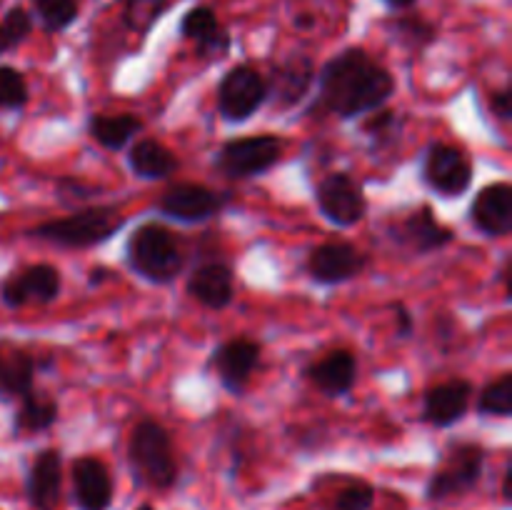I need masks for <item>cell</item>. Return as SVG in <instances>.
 Segmentation results:
<instances>
[{
	"instance_id": "obj_1",
	"label": "cell",
	"mask_w": 512,
	"mask_h": 510,
	"mask_svg": "<svg viewBox=\"0 0 512 510\" xmlns=\"http://www.w3.org/2000/svg\"><path fill=\"white\" fill-rule=\"evenodd\" d=\"M395 80L363 48H348L320 70V103L338 118L373 113L393 95Z\"/></svg>"
},
{
	"instance_id": "obj_2",
	"label": "cell",
	"mask_w": 512,
	"mask_h": 510,
	"mask_svg": "<svg viewBox=\"0 0 512 510\" xmlns=\"http://www.w3.org/2000/svg\"><path fill=\"white\" fill-rule=\"evenodd\" d=\"M128 263L150 283H170L183 268V253L165 225L145 223L128 240Z\"/></svg>"
},
{
	"instance_id": "obj_3",
	"label": "cell",
	"mask_w": 512,
	"mask_h": 510,
	"mask_svg": "<svg viewBox=\"0 0 512 510\" xmlns=\"http://www.w3.org/2000/svg\"><path fill=\"white\" fill-rule=\"evenodd\" d=\"M123 223L125 220L118 208L93 205V208L78 210V213L68 215V218L38 225L33 235L53 245H63V248H90V245L105 243L110 235H115L123 228Z\"/></svg>"
},
{
	"instance_id": "obj_4",
	"label": "cell",
	"mask_w": 512,
	"mask_h": 510,
	"mask_svg": "<svg viewBox=\"0 0 512 510\" xmlns=\"http://www.w3.org/2000/svg\"><path fill=\"white\" fill-rule=\"evenodd\" d=\"M128 453L135 473L153 488H170L178 478L170 435L155 420H143L135 425L130 433Z\"/></svg>"
},
{
	"instance_id": "obj_5",
	"label": "cell",
	"mask_w": 512,
	"mask_h": 510,
	"mask_svg": "<svg viewBox=\"0 0 512 510\" xmlns=\"http://www.w3.org/2000/svg\"><path fill=\"white\" fill-rule=\"evenodd\" d=\"M283 155V143L275 135H253V138L230 140L220 148L218 170L228 178H253L273 168Z\"/></svg>"
},
{
	"instance_id": "obj_6",
	"label": "cell",
	"mask_w": 512,
	"mask_h": 510,
	"mask_svg": "<svg viewBox=\"0 0 512 510\" xmlns=\"http://www.w3.org/2000/svg\"><path fill=\"white\" fill-rule=\"evenodd\" d=\"M265 98H268V88H265L263 75L250 65H238L220 80L218 108L233 123L248 120L265 103Z\"/></svg>"
},
{
	"instance_id": "obj_7",
	"label": "cell",
	"mask_w": 512,
	"mask_h": 510,
	"mask_svg": "<svg viewBox=\"0 0 512 510\" xmlns=\"http://www.w3.org/2000/svg\"><path fill=\"white\" fill-rule=\"evenodd\" d=\"M483 448L475 443L455 445L443 460L438 473L433 475L428 485V495L433 500H445L450 495L465 493L473 488L483 470Z\"/></svg>"
},
{
	"instance_id": "obj_8",
	"label": "cell",
	"mask_w": 512,
	"mask_h": 510,
	"mask_svg": "<svg viewBox=\"0 0 512 510\" xmlns=\"http://www.w3.org/2000/svg\"><path fill=\"white\" fill-rule=\"evenodd\" d=\"M425 183L438 190L445 198H458L473 183V165L465 158L463 150L453 145L438 143L428 150L423 165Z\"/></svg>"
},
{
	"instance_id": "obj_9",
	"label": "cell",
	"mask_w": 512,
	"mask_h": 510,
	"mask_svg": "<svg viewBox=\"0 0 512 510\" xmlns=\"http://www.w3.org/2000/svg\"><path fill=\"white\" fill-rule=\"evenodd\" d=\"M318 205L335 225H355L365 215V195L360 185L345 173H330L318 183Z\"/></svg>"
},
{
	"instance_id": "obj_10",
	"label": "cell",
	"mask_w": 512,
	"mask_h": 510,
	"mask_svg": "<svg viewBox=\"0 0 512 510\" xmlns=\"http://www.w3.org/2000/svg\"><path fill=\"white\" fill-rule=\"evenodd\" d=\"M225 198L215 190L198 183H178L168 188L160 198V210L175 220L185 223H200L223 210Z\"/></svg>"
},
{
	"instance_id": "obj_11",
	"label": "cell",
	"mask_w": 512,
	"mask_h": 510,
	"mask_svg": "<svg viewBox=\"0 0 512 510\" xmlns=\"http://www.w3.org/2000/svg\"><path fill=\"white\" fill-rule=\"evenodd\" d=\"M365 268V255L350 243H323L308 255V273L323 285L353 280Z\"/></svg>"
},
{
	"instance_id": "obj_12",
	"label": "cell",
	"mask_w": 512,
	"mask_h": 510,
	"mask_svg": "<svg viewBox=\"0 0 512 510\" xmlns=\"http://www.w3.org/2000/svg\"><path fill=\"white\" fill-rule=\"evenodd\" d=\"M60 293V273L53 265H30L23 273L3 285V300L10 308H23L28 303H50Z\"/></svg>"
},
{
	"instance_id": "obj_13",
	"label": "cell",
	"mask_w": 512,
	"mask_h": 510,
	"mask_svg": "<svg viewBox=\"0 0 512 510\" xmlns=\"http://www.w3.org/2000/svg\"><path fill=\"white\" fill-rule=\"evenodd\" d=\"M470 218L490 238H503L512 230V190L508 183L483 188L470 208Z\"/></svg>"
},
{
	"instance_id": "obj_14",
	"label": "cell",
	"mask_w": 512,
	"mask_h": 510,
	"mask_svg": "<svg viewBox=\"0 0 512 510\" xmlns=\"http://www.w3.org/2000/svg\"><path fill=\"white\" fill-rule=\"evenodd\" d=\"M260 363V345L253 340H228L213 353V368L225 388L240 390Z\"/></svg>"
},
{
	"instance_id": "obj_15",
	"label": "cell",
	"mask_w": 512,
	"mask_h": 510,
	"mask_svg": "<svg viewBox=\"0 0 512 510\" xmlns=\"http://www.w3.org/2000/svg\"><path fill=\"white\" fill-rule=\"evenodd\" d=\"M180 33H183V38L193 40L198 45V53L203 58H220L230 48V35L225 33L223 25L218 23L215 10L208 8V5L190 8L180 20Z\"/></svg>"
},
{
	"instance_id": "obj_16",
	"label": "cell",
	"mask_w": 512,
	"mask_h": 510,
	"mask_svg": "<svg viewBox=\"0 0 512 510\" xmlns=\"http://www.w3.org/2000/svg\"><path fill=\"white\" fill-rule=\"evenodd\" d=\"M470 395H473V385L468 380H448L425 393L423 415L428 423L440 425H453L458 423L465 415L470 405Z\"/></svg>"
},
{
	"instance_id": "obj_17",
	"label": "cell",
	"mask_w": 512,
	"mask_h": 510,
	"mask_svg": "<svg viewBox=\"0 0 512 510\" xmlns=\"http://www.w3.org/2000/svg\"><path fill=\"white\" fill-rule=\"evenodd\" d=\"M75 498L83 510H105L113 498V480L98 458H78L73 463Z\"/></svg>"
},
{
	"instance_id": "obj_18",
	"label": "cell",
	"mask_w": 512,
	"mask_h": 510,
	"mask_svg": "<svg viewBox=\"0 0 512 510\" xmlns=\"http://www.w3.org/2000/svg\"><path fill=\"white\" fill-rule=\"evenodd\" d=\"M313 73V60L305 58V55H293L285 63L275 65L270 83H265V88L273 93L278 108H290L310 90Z\"/></svg>"
},
{
	"instance_id": "obj_19",
	"label": "cell",
	"mask_w": 512,
	"mask_h": 510,
	"mask_svg": "<svg viewBox=\"0 0 512 510\" xmlns=\"http://www.w3.org/2000/svg\"><path fill=\"white\" fill-rule=\"evenodd\" d=\"M355 373H358V360L350 350H330L325 358L310 365L308 380L320 393L338 398V395H345L353 388Z\"/></svg>"
},
{
	"instance_id": "obj_20",
	"label": "cell",
	"mask_w": 512,
	"mask_h": 510,
	"mask_svg": "<svg viewBox=\"0 0 512 510\" xmlns=\"http://www.w3.org/2000/svg\"><path fill=\"white\" fill-rule=\"evenodd\" d=\"M395 238L405 245V248L415 250V253H428V250H438L448 245L455 238V233L445 225L438 223L435 213L430 208L415 210L413 215L403 220L395 228Z\"/></svg>"
},
{
	"instance_id": "obj_21",
	"label": "cell",
	"mask_w": 512,
	"mask_h": 510,
	"mask_svg": "<svg viewBox=\"0 0 512 510\" xmlns=\"http://www.w3.org/2000/svg\"><path fill=\"white\" fill-rule=\"evenodd\" d=\"M63 485V460L58 450H43L30 468L28 495L38 510H53Z\"/></svg>"
},
{
	"instance_id": "obj_22",
	"label": "cell",
	"mask_w": 512,
	"mask_h": 510,
	"mask_svg": "<svg viewBox=\"0 0 512 510\" xmlns=\"http://www.w3.org/2000/svg\"><path fill=\"white\" fill-rule=\"evenodd\" d=\"M188 293L193 295L198 303L208 305V308L220 310L228 308L233 303V273L228 265L223 263H208L203 268L195 270L188 280Z\"/></svg>"
},
{
	"instance_id": "obj_23",
	"label": "cell",
	"mask_w": 512,
	"mask_h": 510,
	"mask_svg": "<svg viewBox=\"0 0 512 510\" xmlns=\"http://www.w3.org/2000/svg\"><path fill=\"white\" fill-rule=\"evenodd\" d=\"M35 363L23 348L0 343V395H25L33 390Z\"/></svg>"
},
{
	"instance_id": "obj_24",
	"label": "cell",
	"mask_w": 512,
	"mask_h": 510,
	"mask_svg": "<svg viewBox=\"0 0 512 510\" xmlns=\"http://www.w3.org/2000/svg\"><path fill=\"white\" fill-rule=\"evenodd\" d=\"M128 163L133 173L145 180L168 178V175L178 170V158L165 145H160L158 140H140V143H135L128 153Z\"/></svg>"
},
{
	"instance_id": "obj_25",
	"label": "cell",
	"mask_w": 512,
	"mask_h": 510,
	"mask_svg": "<svg viewBox=\"0 0 512 510\" xmlns=\"http://www.w3.org/2000/svg\"><path fill=\"white\" fill-rule=\"evenodd\" d=\"M90 135L98 140L103 148L118 150L123 145H128L133 140V135H138L143 130V120L138 115H93L90 118Z\"/></svg>"
},
{
	"instance_id": "obj_26",
	"label": "cell",
	"mask_w": 512,
	"mask_h": 510,
	"mask_svg": "<svg viewBox=\"0 0 512 510\" xmlns=\"http://www.w3.org/2000/svg\"><path fill=\"white\" fill-rule=\"evenodd\" d=\"M55 420H58V403L48 395L28 390L23 395L18 418H15V428L23 430V433H40V430H48Z\"/></svg>"
},
{
	"instance_id": "obj_27",
	"label": "cell",
	"mask_w": 512,
	"mask_h": 510,
	"mask_svg": "<svg viewBox=\"0 0 512 510\" xmlns=\"http://www.w3.org/2000/svg\"><path fill=\"white\" fill-rule=\"evenodd\" d=\"M33 5L48 33L70 28L78 18V0H33Z\"/></svg>"
},
{
	"instance_id": "obj_28",
	"label": "cell",
	"mask_w": 512,
	"mask_h": 510,
	"mask_svg": "<svg viewBox=\"0 0 512 510\" xmlns=\"http://www.w3.org/2000/svg\"><path fill=\"white\" fill-rule=\"evenodd\" d=\"M170 0H125L123 23L135 33H148L155 20L165 13Z\"/></svg>"
},
{
	"instance_id": "obj_29",
	"label": "cell",
	"mask_w": 512,
	"mask_h": 510,
	"mask_svg": "<svg viewBox=\"0 0 512 510\" xmlns=\"http://www.w3.org/2000/svg\"><path fill=\"white\" fill-rule=\"evenodd\" d=\"M478 410L485 415L508 418L512 413V373H503L498 380L485 385L483 395H480Z\"/></svg>"
},
{
	"instance_id": "obj_30",
	"label": "cell",
	"mask_w": 512,
	"mask_h": 510,
	"mask_svg": "<svg viewBox=\"0 0 512 510\" xmlns=\"http://www.w3.org/2000/svg\"><path fill=\"white\" fill-rule=\"evenodd\" d=\"M33 30V20H30L25 8H10L5 18L0 20V55L8 50L18 48Z\"/></svg>"
},
{
	"instance_id": "obj_31",
	"label": "cell",
	"mask_w": 512,
	"mask_h": 510,
	"mask_svg": "<svg viewBox=\"0 0 512 510\" xmlns=\"http://www.w3.org/2000/svg\"><path fill=\"white\" fill-rule=\"evenodd\" d=\"M28 103V85L15 68L0 65V110L23 108Z\"/></svg>"
},
{
	"instance_id": "obj_32",
	"label": "cell",
	"mask_w": 512,
	"mask_h": 510,
	"mask_svg": "<svg viewBox=\"0 0 512 510\" xmlns=\"http://www.w3.org/2000/svg\"><path fill=\"white\" fill-rule=\"evenodd\" d=\"M375 500L373 485L355 480L348 488H343L335 498V510H368Z\"/></svg>"
},
{
	"instance_id": "obj_33",
	"label": "cell",
	"mask_w": 512,
	"mask_h": 510,
	"mask_svg": "<svg viewBox=\"0 0 512 510\" xmlns=\"http://www.w3.org/2000/svg\"><path fill=\"white\" fill-rule=\"evenodd\" d=\"M395 30H398V35H403L405 43L408 45H425L430 43V40H435V28L430 23H425V20H400V23H395Z\"/></svg>"
},
{
	"instance_id": "obj_34",
	"label": "cell",
	"mask_w": 512,
	"mask_h": 510,
	"mask_svg": "<svg viewBox=\"0 0 512 510\" xmlns=\"http://www.w3.org/2000/svg\"><path fill=\"white\" fill-rule=\"evenodd\" d=\"M490 108H493V113L498 115L500 120H508L512 115V93H510V88L495 90L493 98H490Z\"/></svg>"
},
{
	"instance_id": "obj_35",
	"label": "cell",
	"mask_w": 512,
	"mask_h": 510,
	"mask_svg": "<svg viewBox=\"0 0 512 510\" xmlns=\"http://www.w3.org/2000/svg\"><path fill=\"white\" fill-rule=\"evenodd\" d=\"M413 315L405 305H395V330H398L400 338H408L413 333Z\"/></svg>"
},
{
	"instance_id": "obj_36",
	"label": "cell",
	"mask_w": 512,
	"mask_h": 510,
	"mask_svg": "<svg viewBox=\"0 0 512 510\" xmlns=\"http://www.w3.org/2000/svg\"><path fill=\"white\" fill-rule=\"evenodd\" d=\"M115 273H110L108 268H95V270H90V285H100L103 283V280H110L113 278Z\"/></svg>"
},
{
	"instance_id": "obj_37",
	"label": "cell",
	"mask_w": 512,
	"mask_h": 510,
	"mask_svg": "<svg viewBox=\"0 0 512 510\" xmlns=\"http://www.w3.org/2000/svg\"><path fill=\"white\" fill-rule=\"evenodd\" d=\"M295 25H298V28H313L315 25V18L310 13H300L298 18H295Z\"/></svg>"
},
{
	"instance_id": "obj_38",
	"label": "cell",
	"mask_w": 512,
	"mask_h": 510,
	"mask_svg": "<svg viewBox=\"0 0 512 510\" xmlns=\"http://www.w3.org/2000/svg\"><path fill=\"white\" fill-rule=\"evenodd\" d=\"M510 483H512V473H510V468H508V470H505V478H503V495H505V500L512 498Z\"/></svg>"
},
{
	"instance_id": "obj_39",
	"label": "cell",
	"mask_w": 512,
	"mask_h": 510,
	"mask_svg": "<svg viewBox=\"0 0 512 510\" xmlns=\"http://www.w3.org/2000/svg\"><path fill=\"white\" fill-rule=\"evenodd\" d=\"M385 3H388L390 8H410V5H415V0H385Z\"/></svg>"
},
{
	"instance_id": "obj_40",
	"label": "cell",
	"mask_w": 512,
	"mask_h": 510,
	"mask_svg": "<svg viewBox=\"0 0 512 510\" xmlns=\"http://www.w3.org/2000/svg\"><path fill=\"white\" fill-rule=\"evenodd\" d=\"M140 510H153V508H148V505H143V508H140Z\"/></svg>"
}]
</instances>
